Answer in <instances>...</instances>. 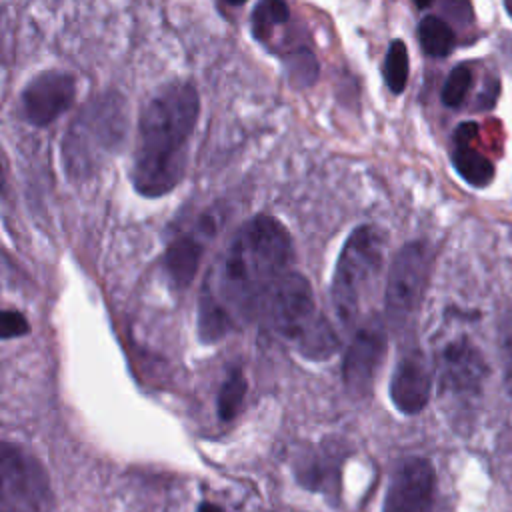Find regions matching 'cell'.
Listing matches in <instances>:
<instances>
[{
	"label": "cell",
	"mask_w": 512,
	"mask_h": 512,
	"mask_svg": "<svg viewBox=\"0 0 512 512\" xmlns=\"http://www.w3.org/2000/svg\"><path fill=\"white\" fill-rule=\"evenodd\" d=\"M292 242L272 216L242 224L206 276L198 304L202 342L220 340L234 322H248L272 282L288 270Z\"/></svg>",
	"instance_id": "cell-1"
},
{
	"label": "cell",
	"mask_w": 512,
	"mask_h": 512,
	"mask_svg": "<svg viewBox=\"0 0 512 512\" xmlns=\"http://www.w3.org/2000/svg\"><path fill=\"white\" fill-rule=\"evenodd\" d=\"M200 114L192 84L170 82L144 104L138 120L132 180L138 194L160 198L184 176L186 148Z\"/></svg>",
	"instance_id": "cell-2"
},
{
	"label": "cell",
	"mask_w": 512,
	"mask_h": 512,
	"mask_svg": "<svg viewBox=\"0 0 512 512\" xmlns=\"http://www.w3.org/2000/svg\"><path fill=\"white\" fill-rule=\"evenodd\" d=\"M272 328L310 360H326L338 348V336L318 312L310 282L292 270L278 276L262 298Z\"/></svg>",
	"instance_id": "cell-3"
},
{
	"label": "cell",
	"mask_w": 512,
	"mask_h": 512,
	"mask_svg": "<svg viewBox=\"0 0 512 512\" xmlns=\"http://www.w3.org/2000/svg\"><path fill=\"white\" fill-rule=\"evenodd\" d=\"M128 130V112L122 96L110 92L86 104L68 126L62 160L70 178H86L116 154Z\"/></svg>",
	"instance_id": "cell-4"
},
{
	"label": "cell",
	"mask_w": 512,
	"mask_h": 512,
	"mask_svg": "<svg viewBox=\"0 0 512 512\" xmlns=\"http://www.w3.org/2000/svg\"><path fill=\"white\" fill-rule=\"evenodd\" d=\"M384 266V236L376 226L356 228L336 262L332 280V304L342 324L356 322L362 300L376 286Z\"/></svg>",
	"instance_id": "cell-5"
},
{
	"label": "cell",
	"mask_w": 512,
	"mask_h": 512,
	"mask_svg": "<svg viewBox=\"0 0 512 512\" xmlns=\"http://www.w3.org/2000/svg\"><path fill=\"white\" fill-rule=\"evenodd\" d=\"M52 504L42 464L20 446L0 442V512H50Z\"/></svg>",
	"instance_id": "cell-6"
},
{
	"label": "cell",
	"mask_w": 512,
	"mask_h": 512,
	"mask_svg": "<svg viewBox=\"0 0 512 512\" xmlns=\"http://www.w3.org/2000/svg\"><path fill=\"white\" fill-rule=\"evenodd\" d=\"M432 270V252L424 242L406 244L392 260L386 278V312L392 322L412 318L424 298Z\"/></svg>",
	"instance_id": "cell-7"
},
{
	"label": "cell",
	"mask_w": 512,
	"mask_h": 512,
	"mask_svg": "<svg viewBox=\"0 0 512 512\" xmlns=\"http://www.w3.org/2000/svg\"><path fill=\"white\" fill-rule=\"evenodd\" d=\"M486 372L488 366L482 352L468 338L446 342L436 356L434 378L440 392L460 402L480 394Z\"/></svg>",
	"instance_id": "cell-8"
},
{
	"label": "cell",
	"mask_w": 512,
	"mask_h": 512,
	"mask_svg": "<svg viewBox=\"0 0 512 512\" xmlns=\"http://www.w3.org/2000/svg\"><path fill=\"white\" fill-rule=\"evenodd\" d=\"M436 472L420 456L400 460L390 476L382 512H434Z\"/></svg>",
	"instance_id": "cell-9"
},
{
	"label": "cell",
	"mask_w": 512,
	"mask_h": 512,
	"mask_svg": "<svg viewBox=\"0 0 512 512\" xmlns=\"http://www.w3.org/2000/svg\"><path fill=\"white\" fill-rule=\"evenodd\" d=\"M76 82L70 74L48 70L34 76L22 90V114L32 126H48L74 102Z\"/></svg>",
	"instance_id": "cell-10"
},
{
	"label": "cell",
	"mask_w": 512,
	"mask_h": 512,
	"mask_svg": "<svg viewBox=\"0 0 512 512\" xmlns=\"http://www.w3.org/2000/svg\"><path fill=\"white\" fill-rule=\"evenodd\" d=\"M386 356V334L378 324H366L356 330L344 362L342 376L350 390L364 394Z\"/></svg>",
	"instance_id": "cell-11"
},
{
	"label": "cell",
	"mask_w": 512,
	"mask_h": 512,
	"mask_svg": "<svg viewBox=\"0 0 512 512\" xmlns=\"http://www.w3.org/2000/svg\"><path fill=\"white\" fill-rule=\"evenodd\" d=\"M434 372L420 352L404 354L390 376V398L402 414H418L430 400Z\"/></svg>",
	"instance_id": "cell-12"
},
{
	"label": "cell",
	"mask_w": 512,
	"mask_h": 512,
	"mask_svg": "<svg viewBox=\"0 0 512 512\" xmlns=\"http://www.w3.org/2000/svg\"><path fill=\"white\" fill-rule=\"evenodd\" d=\"M202 256V244L190 236L176 238L164 256V266L170 282L176 288H186L196 276L198 262Z\"/></svg>",
	"instance_id": "cell-13"
},
{
	"label": "cell",
	"mask_w": 512,
	"mask_h": 512,
	"mask_svg": "<svg viewBox=\"0 0 512 512\" xmlns=\"http://www.w3.org/2000/svg\"><path fill=\"white\" fill-rule=\"evenodd\" d=\"M452 164L456 172L472 186H488L494 178V164L484 154L470 148V142H456L452 152Z\"/></svg>",
	"instance_id": "cell-14"
},
{
	"label": "cell",
	"mask_w": 512,
	"mask_h": 512,
	"mask_svg": "<svg viewBox=\"0 0 512 512\" xmlns=\"http://www.w3.org/2000/svg\"><path fill=\"white\" fill-rule=\"evenodd\" d=\"M418 38H420L422 50L434 58L448 56L452 52L454 40H456L452 28L436 16L422 18V22L418 26Z\"/></svg>",
	"instance_id": "cell-15"
},
{
	"label": "cell",
	"mask_w": 512,
	"mask_h": 512,
	"mask_svg": "<svg viewBox=\"0 0 512 512\" xmlns=\"http://www.w3.org/2000/svg\"><path fill=\"white\" fill-rule=\"evenodd\" d=\"M290 18L284 0H260L252 12V32L258 40H266L274 26L284 24Z\"/></svg>",
	"instance_id": "cell-16"
},
{
	"label": "cell",
	"mask_w": 512,
	"mask_h": 512,
	"mask_svg": "<svg viewBox=\"0 0 512 512\" xmlns=\"http://www.w3.org/2000/svg\"><path fill=\"white\" fill-rule=\"evenodd\" d=\"M384 80L394 94H400L408 82V50L402 40H392L384 60Z\"/></svg>",
	"instance_id": "cell-17"
},
{
	"label": "cell",
	"mask_w": 512,
	"mask_h": 512,
	"mask_svg": "<svg viewBox=\"0 0 512 512\" xmlns=\"http://www.w3.org/2000/svg\"><path fill=\"white\" fill-rule=\"evenodd\" d=\"M246 388H248V384H246V378L242 376V372L232 370L218 392V416L222 420L228 422V420L236 418V414L244 402Z\"/></svg>",
	"instance_id": "cell-18"
},
{
	"label": "cell",
	"mask_w": 512,
	"mask_h": 512,
	"mask_svg": "<svg viewBox=\"0 0 512 512\" xmlns=\"http://www.w3.org/2000/svg\"><path fill=\"white\" fill-rule=\"evenodd\" d=\"M472 88V70L468 66H456L448 74L444 86H442V102L450 108H458L468 90Z\"/></svg>",
	"instance_id": "cell-19"
},
{
	"label": "cell",
	"mask_w": 512,
	"mask_h": 512,
	"mask_svg": "<svg viewBox=\"0 0 512 512\" xmlns=\"http://www.w3.org/2000/svg\"><path fill=\"white\" fill-rule=\"evenodd\" d=\"M500 358H502L504 384L508 394L512 396V306L500 324Z\"/></svg>",
	"instance_id": "cell-20"
},
{
	"label": "cell",
	"mask_w": 512,
	"mask_h": 512,
	"mask_svg": "<svg viewBox=\"0 0 512 512\" xmlns=\"http://www.w3.org/2000/svg\"><path fill=\"white\" fill-rule=\"evenodd\" d=\"M28 320L16 310H0V338H18L28 334Z\"/></svg>",
	"instance_id": "cell-21"
},
{
	"label": "cell",
	"mask_w": 512,
	"mask_h": 512,
	"mask_svg": "<svg viewBox=\"0 0 512 512\" xmlns=\"http://www.w3.org/2000/svg\"><path fill=\"white\" fill-rule=\"evenodd\" d=\"M4 190H6V162L0 152V196L4 194Z\"/></svg>",
	"instance_id": "cell-22"
},
{
	"label": "cell",
	"mask_w": 512,
	"mask_h": 512,
	"mask_svg": "<svg viewBox=\"0 0 512 512\" xmlns=\"http://www.w3.org/2000/svg\"><path fill=\"white\" fill-rule=\"evenodd\" d=\"M198 512H222L218 506H214V504H210V502H204L200 508H198Z\"/></svg>",
	"instance_id": "cell-23"
},
{
	"label": "cell",
	"mask_w": 512,
	"mask_h": 512,
	"mask_svg": "<svg viewBox=\"0 0 512 512\" xmlns=\"http://www.w3.org/2000/svg\"><path fill=\"white\" fill-rule=\"evenodd\" d=\"M414 2H416V6H418V8H426L432 0H414Z\"/></svg>",
	"instance_id": "cell-24"
},
{
	"label": "cell",
	"mask_w": 512,
	"mask_h": 512,
	"mask_svg": "<svg viewBox=\"0 0 512 512\" xmlns=\"http://www.w3.org/2000/svg\"><path fill=\"white\" fill-rule=\"evenodd\" d=\"M228 4H232V6H242L246 0H226Z\"/></svg>",
	"instance_id": "cell-25"
},
{
	"label": "cell",
	"mask_w": 512,
	"mask_h": 512,
	"mask_svg": "<svg viewBox=\"0 0 512 512\" xmlns=\"http://www.w3.org/2000/svg\"><path fill=\"white\" fill-rule=\"evenodd\" d=\"M504 4H506V10H508V14L512 16V0H504Z\"/></svg>",
	"instance_id": "cell-26"
}]
</instances>
